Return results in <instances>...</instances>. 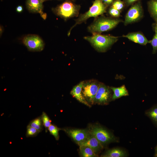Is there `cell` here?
Here are the masks:
<instances>
[{"label":"cell","mask_w":157,"mask_h":157,"mask_svg":"<svg viewBox=\"0 0 157 157\" xmlns=\"http://www.w3.org/2000/svg\"><path fill=\"white\" fill-rule=\"evenodd\" d=\"M155 153H157V145L156 146L155 148Z\"/></svg>","instance_id":"31"},{"label":"cell","mask_w":157,"mask_h":157,"mask_svg":"<svg viewBox=\"0 0 157 157\" xmlns=\"http://www.w3.org/2000/svg\"><path fill=\"white\" fill-rule=\"evenodd\" d=\"M80 151L81 156L84 157L97 156L93 150L90 147L85 145L80 146Z\"/></svg>","instance_id":"20"},{"label":"cell","mask_w":157,"mask_h":157,"mask_svg":"<svg viewBox=\"0 0 157 157\" xmlns=\"http://www.w3.org/2000/svg\"><path fill=\"white\" fill-rule=\"evenodd\" d=\"M112 92L110 87L100 82L94 99V103L101 105L108 104L112 100Z\"/></svg>","instance_id":"9"},{"label":"cell","mask_w":157,"mask_h":157,"mask_svg":"<svg viewBox=\"0 0 157 157\" xmlns=\"http://www.w3.org/2000/svg\"><path fill=\"white\" fill-rule=\"evenodd\" d=\"M89 131L104 147L112 142L117 141L116 138L105 129L99 126H90Z\"/></svg>","instance_id":"5"},{"label":"cell","mask_w":157,"mask_h":157,"mask_svg":"<svg viewBox=\"0 0 157 157\" xmlns=\"http://www.w3.org/2000/svg\"><path fill=\"white\" fill-rule=\"evenodd\" d=\"M155 22H156V23H157V21H155Z\"/></svg>","instance_id":"34"},{"label":"cell","mask_w":157,"mask_h":157,"mask_svg":"<svg viewBox=\"0 0 157 157\" xmlns=\"http://www.w3.org/2000/svg\"><path fill=\"white\" fill-rule=\"evenodd\" d=\"M100 82L91 79L84 81L82 92L85 98L88 102L94 104V99L99 86Z\"/></svg>","instance_id":"6"},{"label":"cell","mask_w":157,"mask_h":157,"mask_svg":"<svg viewBox=\"0 0 157 157\" xmlns=\"http://www.w3.org/2000/svg\"><path fill=\"white\" fill-rule=\"evenodd\" d=\"M43 2L41 0H26V4L28 11L33 13H39L43 18L46 17V15L43 12Z\"/></svg>","instance_id":"11"},{"label":"cell","mask_w":157,"mask_h":157,"mask_svg":"<svg viewBox=\"0 0 157 157\" xmlns=\"http://www.w3.org/2000/svg\"><path fill=\"white\" fill-rule=\"evenodd\" d=\"M154 156L157 157V153H155L154 155Z\"/></svg>","instance_id":"32"},{"label":"cell","mask_w":157,"mask_h":157,"mask_svg":"<svg viewBox=\"0 0 157 157\" xmlns=\"http://www.w3.org/2000/svg\"><path fill=\"white\" fill-rule=\"evenodd\" d=\"M155 33L150 43L153 48V54L156 53L157 51V23L155 22L153 25Z\"/></svg>","instance_id":"21"},{"label":"cell","mask_w":157,"mask_h":157,"mask_svg":"<svg viewBox=\"0 0 157 157\" xmlns=\"http://www.w3.org/2000/svg\"><path fill=\"white\" fill-rule=\"evenodd\" d=\"M107 8L103 3L101 0H94L88 10L80 14L78 18L75 19V23L68 31L67 35L68 36L70 35L72 30L77 25L86 23L90 18L94 17L95 18L103 15L106 12Z\"/></svg>","instance_id":"3"},{"label":"cell","mask_w":157,"mask_h":157,"mask_svg":"<svg viewBox=\"0 0 157 157\" xmlns=\"http://www.w3.org/2000/svg\"><path fill=\"white\" fill-rule=\"evenodd\" d=\"M43 2L45 1H47L51 0H41Z\"/></svg>","instance_id":"33"},{"label":"cell","mask_w":157,"mask_h":157,"mask_svg":"<svg viewBox=\"0 0 157 157\" xmlns=\"http://www.w3.org/2000/svg\"><path fill=\"white\" fill-rule=\"evenodd\" d=\"M84 81L74 87L70 92L71 94L81 103L89 107L90 105L85 98L82 93V88Z\"/></svg>","instance_id":"14"},{"label":"cell","mask_w":157,"mask_h":157,"mask_svg":"<svg viewBox=\"0 0 157 157\" xmlns=\"http://www.w3.org/2000/svg\"><path fill=\"white\" fill-rule=\"evenodd\" d=\"M60 129L58 128L56 126L51 124L49 127L48 131L50 134L53 135L56 140L59 139V131Z\"/></svg>","instance_id":"24"},{"label":"cell","mask_w":157,"mask_h":157,"mask_svg":"<svg viewBox=\"0 0 157 157\" xmlns=\"http://www.w3.org/2000/svg\"><path fill=\"white\" fill-rule=\"evenodd\" d=\"M141 0H124L125 6H126L132 5L135 3L140 1Z\"/></svg>","instance_id":"27"},{"label":"cell","mask_w":157,"mask_h":157,"mask_svg":"<svg viewBox=\"0 0 157 157\" xmlns=\"http://www.w3.org/2000/svg\"><path fill=\"white\" fill-rule=\"evenodd\" d=\"M125 6L123 1L121 0H115L110 6L121 12L124 8Z\"/></svg>","instance_id":"25"},{"label":"cell","mask_w":157,"mask_h":157,"mask_svg":"<svg viewBox=\"0 0 157 157\" xmlns=\"http://www.w3.org/2000/svg\"><path fill=\"white\" fill-rule=\"evenodd\" d=\"M145 114L157 126V104L147 110L145 112Z\"/></svg>","instance_id":"19"},{"label":"cell","mask_w":157,"mask_h":157,"mask_svg":"<svg viewBox=\"0 0 157 157\" xmlns=\"http://www.w3.org/2000/svg\"><path fill=\"white\" fill-rule=\"evenodd\" d=\"M149 11L155 21H157V0H150L148 2Z\"/></svg>","instance_id":"17"},{"label":"cell","mask_w":157,"mask_h":157,"mask_svg":"<svg viewBox=\"0 0 157 157\" xmlns=\"http://www.w3.org/2000/svg\"><path fill=\"white\" fill-rule=\"evenodd\" d=\"M65 131L78 144L86 140L90 133L85 129H60Z\"/></svg>","instance_id":"10"},{"label":"cell","mask_w":157,"mask_h":157,"mask_svg":"<svg viewBox=\"0 0 157 157\" xmlns=\"http://www.w3.org/2000/svg\"><path fill=\"white\" fill-rule=\"evenodd\" d=\"M122 22L120 19L102 15L95 18L93 22L88 26L87 30L92 34H101L112 30Z\"/></svg>","instance_id":"1"},{"label":"cell","mask_w":157,"mask_h":157,"mask_svg":"<svg viewBox=\"0 0 157 157\" xmlns=\"http://www.w3.org/2000/svg\"><path fill=\"white\" fill-rule=\"evenodd\" d=\"M115 0H101L103 3L108 8L112 5Z\"/></svg>","instance_id":"28"},{"label":"cell","mask_w":157,"mask_h":157,"mask_svg":"<svg viewBox=\"0 0 157 157\" xmlns=\"http://www.w3.org/2000/svg\"><path fill=\"white\" fill-rule=\"evenodd\" d=\"M127 156V154L124 150L117 148L106 151L101 156L104 157H124Z\"/></svg>","instance_id":"16"},{"label":"cell","mask_w":157,"mask_h":157,"mask_svg":"<svg viewBox=\"0 0 157 157\" xmlns=\"http://www.w3.org/2000/svg\"><path fill=\"white\" fill-rule=\"evenodd\" d=\"M28 125L34 128L41 132L43 130L44 127L41 115L33 119Z\"/></svg>","instance_id":"18"},{"label":"cell","mask_w":157,"mask_h":157,"mask_svg":"<svg viewBox=\"0 0 157 157\" xmlns=\"http://www.w3.org/2000/svg\"><path fill=\"white\" fill-rule=\"evenodd\" d=\"M23 7L21 5L18 6L16 8V11L18 13H20L23 11Z\"/></svg>","instance_id":"29"},{"label":"cell","mask_w":157,"mask_h":157,"mask_svg":"<svg viewBox=\"0 0 157 157\" xmlns=\"http://www.w3.org/2000/svg\"><path fill=\"white\" fill-rule=\"evenodd\" d=\"M78 144L79 146L85 145L90 147L97 155L103 149L104 147L103 146L98 140L91 134L86 140L83 142L78 143Z\"/></svg>","instance_id":"12"},{"label":"cell","mask_w":157,"mask_h":157,"mask_svg":"<svg viewBox=\"0 0 157 157\" xmlns=\"http://www.w3.org/2000/svg\"><path fill=\"white\" fill-rule=\"evenodd\" d=\"M121 12L111 6L109 7L108 10V14L111 17L114 18H118L120 16Z\"/></svg>","instance_id":"26"},{"label":"cell","mask_w":157,"mask_h":157,"mask_svg":"<svg viewBox=\"0 0 157 157\" xmlns=\"http://www.w3.org/2000/svg\"><path fill=\"white\" fill-rule=\"evenodd\" d=\"M122 37L127 38L135 43L141 45H145L150 43L151 40H148L143 33L140 32L130 33Z\"/></svg>","instance_id":"13"},{"label":"cell","mask_w":157,"mask_h":157,"mask_svg":"<svg viewBox=\"0 0 157 157\" xmlns=\"http://www.w3.org/2000/svg\"><path fill=\"white\" fill-rule=\"evenodd\" d=\"M22 42L30 51H40L44 49V43L42 39L38 35L29 34L24 37Z\"/></svg>","instance_id":"8"},{"label":"cell","mask_w":157,"mask_h":157,"mask_svg":"<svg viewBox=\"0 0 157 157\" xmlns=\"http://www.w3.org/2000/svg\"><path fill=\"white\" fill-rule=\"evenodd\" d=\"M43 124L45 130V132L47 133L48 131L49 127L51 124V120L47 115L44 112H42L41 115Z\"/></svg>","instance_id":"22"},{"label":"cell","mask_w":157,"mask_h":157,"mask_svg":"<svg viewBox=\"0 0 157 157\" xmlns=\"http://www.w3.org/2000/svg\"><path fill=\"white\" fill-rule=\"evenodd\" d=\"M3 28L2 26H0V35H1V34H2V32L3 31Z\"/></svg>","instance_id":"30"},{"label":"cell","mask_w":157,"mask_h":157,"mask_svg":"<svg viewBox=\"0 0 157 157\" xmlns=\"http://www.w3.org/2000/svg\"><path fill=\"white\" fill-rule=\"evenodd\" d=\"M110 88L113 92L112 99L113 101L129 95L128 92L124 85L118 87H111Z\"/></svg>","instance_id":"15"},{"label":"cell","mask_w":157,"mask_h":157,"mask_svg":"<svg viewBox=\"0 0 157 157\" xmlns=\"http://www.w3.org/2000/svg\"><path fill=\"white\" fill-rule=\"evenodd\" d=\"M81 6L76 4L74 0H65L61 4L52 8L53 12L57 16L67 20L79 16Z\"/></svg>","instance_id":"4"},{"label":"cell","mask_w":157,"mask_h":157,"mask_svg":"<svg viewBox=\"0 0 157 157\" xmlns=\"http://www.w3.org/2000/svg\"><path fill=\"white\" fill-rule=\"evenodd\" d=\"M143 10L140 1L132 5L127 12L124 22L125 26L139 21L143 16Z\"/></svg>","instance_id":"7"},{"label":"cell","mask_w":157,"mask_h":157,"mask_svg":"<svg viewBox=\"0 0 157 157\" xmlns=\"http://www.w3.org/2000/svg\"><path fill=\"white\" fill-rule=\"evenodd\" d=\"M119 38L109 35L95 34L92 36H85L84 39L88 42L97 51L104 52L116 42Z\"/></svg>","instance_id":"2"},{"label":"cell","mask_w":157,"mask_h":157,"mask_svg":"<svg viewBox=\"0 0 157 157\" xmlns=\"http://www.w3.org/2000/svg\"><path fill=\"white\" fill-rule=\"evenodd\" d=\"M40 132L35 128L27 125L26 135L27 137H33L36 136Z\"/></svg>","instance_id":"23"},{"label":"cell","mask_w":157,"mask_h":157,"mask_svg":"<svg viewBox=\"0 0 157 157\" xmlns=\"http://www.w3.org/2000/svg\"><path fill=\"white\" fill-rule=\"evenodd\" d=\"M58 0V1H61V0Z\"/></svg>","instance_id":"35"}]
</instances>
